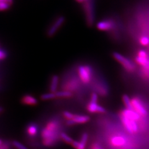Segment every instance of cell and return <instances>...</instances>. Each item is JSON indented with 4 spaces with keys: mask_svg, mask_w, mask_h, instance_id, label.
Segmentation results:
<instances>
[{
    "mask_svg": "<svg viewBox=\"0 0 149 149\" xmlns=\"http://www.w3.org/2000/svg\"><path fill=\"white\" fill-rule=\"evenodd\" d=\"M125 139L121 136H114L110 140V143L113 146L116 147H123L125 144Z\"/></svg>",
    "mask_w": 149,
    "mask_h": 149,
    "instance_id": "obj_13",
    "label": "cell"
},
{
    "mask_svg": "<svg viewBox=\"0 0 149 149\" xmlns=\"http://www.w3.org/2000/svg\"><path fill=\"white\" fill-rule=\"evenodd\" d=\"M72 146L75 149H86V146H84L80 141H74L72 143Z\"/></svg>",
    "mask_w": 149,
    "mask_h": 149,
    "instance_id": "obj_22",
    "label": "cell"
},
{
    "mask_svg": "<svg viewBox=\"0 0 149 149\" xmlns=\"http://www.w3.org/2000/svg\"><path fill=\"white\" fill-rule=\"evenodd\" d=\"M112 55H113V58L121 64L125 70L129 72H133L135 70L136 67L132 62L130 61L129 58L117 52H114Z\"/></svg>",
    "mask_w": 149,
    "mask_h": 149,
    "instance_id": "obj_5",
    "label": "cell"
},
{
    "mask_svg": "<svg viewBox=\"0 0 149 149\" xmlns=\"http://www.w3.org/2000/svg\"><path fill=\"white\" fill-rule=\"evenodd\" d=\"M10 146L8 143H3L2 145L0 146V149H9Z\"/></svg>",
    "mask_w": 149,
    "mask_h": 149,
    "instance_id": "obj_30",
    "label": "cell"
},
{
    "mask_svg": "<svg viewBox=\"0 0 149 149\" xmlns=\"http://www.w3.org/2000/svg\"><path fill=\"white\" fill-rule=\"evenodd\" d=\"M76 1H77L78 3H83L84 1H85V0H75Z\"/></svg>",
    "mask_w": 149,
    "mask_h": 149,
    "instance_id": "obj_33",
    "label": "cell"
},
{
    "mask_svg": "<svg viewBox=\"0 0 149 149\" xmlns=\"http://www.w3.org/2000/svg\"><path fill=\"white\" fill-rule=\"evenodd\" d=\"M80 79L76 77H72L68 78L63 84V89L65 91L72 92L77 90L80 85Z\"/></svg>",
    "mask_w": 149,
    "mask_h": 149,
    "instance_id": "obj_6",
    "label": "cell"
},
{
    "mask_svg": "<svg viewBox=\"0 0 149 149\" xmlns=\"http://www.w3.org/2000/svg\"><path fill=\"white\" fill-rule=\"evenodd\" d=\"M115 26L114 20L110 18L102 19L97 23V29L101 31H110L113 30Z\"/></svg>",
    "mask_w": 149,
    "mask_h": 149,
    "instance_id": "obj_9",
    "label": "cell"
},
{
    "mask_svg": "<svg viewBox=\"0 0 149 149\" xmlns=\"http://www.w3.org/2000/svg\"><path fill=\"white\" fill-rule=\"evenodd\" d=\"M97 95L96 94V93H93L91 95V100L90 101L91 102H97Z\"/></svg>",
    "mask_w": 149,
    "mask_h": 149,
    "instance_id": "obj_28",
    "label": "cell"
},
{
    "mask_svg": "<svg viewBox=\"0 0 149 149\" xmlns=\"http://www.w3.org/2000/svg\"><path fill=\"white\" fill-rule=\"evenodd\" d=\"M139 42L142 46H147L149 45V38L146 36H142L140 39Z\"/></svg>",
    "mask_w": 149,
    "mask_h": 149,
    "instance_id": "obj_25",
    "label": "cell"
},
{
    "mask_svg": "<svg viewBox=\"0 0 149 149\" xmlns=\"http://www.w3.org/2000/svg\"><path fill=\"white\" fill-rule=\"evenodd\" d=\"M123 101L125 108L128 109H133L132 105V100L127 95H124L123 96Z\"/></svg>",
    "mask_w": 149,
    "mask_h": 149,
    "instance_id": "obj_18",
    "label": "cell"
},
{
    "mask_svg": "<svg viewBox=\"0 0 149 149\" xmlns=\"http://www.w3.org/2000/svg\"><path fill=\"white\" fill-rule=\"evenodd\" d=\"M120 117L121 122H122L124 127L127 129L129 132L135 134L138 132L139 126L137 121L123 117V116H120Z\"/></svg>",
    "mask_w": 149,
    "mask_h": 149,
    "instance_id": "obj_7",
    "label": "cell"
},
{
    "mask_svg": "<svg viewBox=\"0 0 149 149\" xmlns=\"http://www.w3.org/2000/svg\"><path fill=\"white\" fill-rule=\"evenodd\" d=\"M60 123L56 120H51L46 124V126L41 132V137L42 138V143L45 147L54 146L57 141L60 134L58 130Z\"/></svg>",
    "mask_w": 149,
    "mask_h": 149,
    "instance_id": "obj_1",
    "label": "cell"
},
{
    "mask_svg": "<svg viewBox=\"0 0 149 149\" xmlns=\"http://www.w3.org/2000/svg\"><path fill=\"white\" fill-rule=\"evenodd\" d=\"M60 138L61 139V140H62L64 142H65L67 144H70V145H72V143L74 141L72 137H70L69 136H68L66 133H64V132L60 133Z\"/></svg>",
    "mask_w": 149,
    "mask_h": 149,
    "instance_id": "obj_19",
    "label": "cell"
},
{
    "mask_svg": "<svg viewBox=\"0 0 149 149\" xmlns=\"http://www.w3.org/2000/svg\"><path fill=\"white\" fill-rule=\"evenodd\" d=\"M6 1L11 4V5H12V4L14 3V0H6Z\"/></svg>",
    "mask_w": 149,
    "mask_h": 149,
    "instance_id": "obj_32",
    "label": "cell"
},
{
    "mask_svg": "<svg viewBox=\"0 0 149 149\" xmlns=\"http://www.w3.org/2000/svg\"><path fill=\"white\" fill-rule=\"evenodd\" d=\"M85 1H86V0H85Z\"/></svg>",
    "mask_w": 149,
    "mask_h": 149,
    "instance_id": "obj_37",
    "label": "cell"
},
{
    "mask_svg": "<svg viewBox=\"0 0 149 149\" xmlns=\"http://www.w3.org/2000/svg\"><path fill=\"white\" fill-rule=\"evenodd\" d=\"M65 22V17L63 15L56 16L53 21L50 23L46 31V36L49 38L54 37L62 27Z\"/></svg>",
    "mask_w": 149,
    "mask_h": 149,
    "instance_id": "obj_3",
    "label": "cell"
},
{
    "mask_svg": "<svg viewBox=\"0 0 149 149\" xmlns=\"http://www.w3.org/2000/svg\"><path fill=\"white\" fill-rule=\"evenodd\" d=\"M59 83V77L57 74H54V75L50 78V91L51 93L57 92V88L58 86Z\"/></svg>",
    "mask_w": 149,
    "mask_h": 149,
    "instance_id": "obj_14",
    "label": "cell"
},
{
    "mask_svg": "<svg viewBox=\"0 0 149 149\" xmlns=\"http://www.w3.org/2000/svg\"><path fill=\"white\" fill-rule=\"evenodd\" d=\"M40 98L43 101H47V100H54L55 98H57V97H56L55 93L50 92L48 93H45V94L42 95L40 96Z\"/></svg>",
    "mask_w": 149,
    "mask_h": 149,
    "instance_id": "obj_20",
    "label": "cell"
},
{
    "mask_svg": "<svg viewBox=\"0 0 149 149\" xmlns=\"http://www.w3.org/2000/svg\"><path fill=\"white\" fill-rule=\"evenodd\" d=\"M74 123L77 124H85L88 123L90 120V118L86 115H76L74 114L73 119H72Z\"/></svg>",
    "mask_w": 149,
    "mask_h": 149,
    "instance_id": "obj_15",
    "label": "cell"
},
{
    "mask_svg": "<svg viewBox=\"0 0 149 149\" xmlns=\"http://www.w3.org/2000/svg\"><path fill=\"white\" fill-rule=\"evenodd\" d=\"M37 132H38V128H37V125L35 124H29L26 129V132L27 135L32 137L36 136Z\"/></svg>",
    "mask_w": 149,
    "mask_h": 149,
    "instance_id": "obj_16",
    "label": "cell"
},
{
    "mask_svg": "<svg viewBox=\"0 0 149 149\" xmlns=\"http://www.w3.org/2000/svg\"><path fill=\"white\" fill-rule=\"evenodd\" d=\"M11 4L5 1H0V11L8 10L10 8Z\"/></svg>",
    "mask_w": 149,
    "mask_h": 149,
    "instance_id": "obj_21",
    "label": "cell"
},
{
    "mask_svg": "<svg viewBox=\"0 0 149 149\" xmlns=\"http://www.w3.org/2000/svg\"><path fill=\"white\" fill-rule=\"evenodd\" d=\"M21 102L26 105L36 106L38 104V101L34 96L29 95H26L23 96L21 98Z\"/></svg>",
    "mask_w": 149,
    "mask_h": 149,
    "instance_id": "obj_12",
    "label": "cell"
},
{
    "mask_svg": "<svg viewBox=\"0 0 149 149\" xmlns=\"http://www.w3.org/2000/svg\"><path fill=\"white\" fill-rule=\"evenodd\" d=\"M133 110L138 113L141 117H146L148 114V112L142 101L138 97H133L131 99Z\"/></svg>",
    "mask_w": 149,
    "mask_h": 149,
    "instance_id": "obj_8",
    "label": "cell"
},
{
    "mask_svg": "<svg viewBox=\"0 0 149 149\" xmlns=\"http://www.w3.org/2000/svg\"><path fill=\"white\" fill-rule=\"evenodd\" d=\"M87 111L90 113H105L106 109L103 107L97 104V102L90 101L86 106Z\"/></svg>",
    "mask_w": 149,
    "mask_h": 149,
    "instance_id": "obj_10",
    "label": "cell"
},
{
    "mask_svg": "<svg viewBox=\"0 0 149 149\" xmlns=\"http://www.w3.org/2000/svg\"><path fill=\"white\" fill-rule=\"evenodd\" d=\"M82 8L86 24L89 27H92L95 21L94 0H86L83 4Z\"/></svg>",
    "mask_w": 149,
    "mask_h": 149,
    "instance_id": "obj_2",
    "label": "cell"
},
{
    "mask_svg": "<svg viewBox=\"0 0 149 149\" xmlns=\"http://www.w3.org/2000/svg\"><path fill=\"white\" fill-rule=\"evenodd\" d=\"M0 1H6V0H0Z\"/></svg>",
    "mask_w": 149,
    "mask_h": 149,
    "instance_id": "obj_36",
    "label": "cell"
},
{
    "mask_svg": "<svg viewBox=\"0 0 149 149\" xmlns=\"http://www.w3.org/2000/svg\"><path fill=\"white\" fill-rule=\"evenodd\" d=\"M91 149H103L102 148L99 144H97L96 143H93V145L91 146Z\"/></svg>",
    "mask_w": 149,
    "mask_h": 149,
    "instance_id": "obj_29",
    "label": "cell"
},
{
    "mask_svg": "<svg viewBox=\"0 0 149 149\" xmlns=\"http://www.w3.org/2000/svg\"><path fill=\"white\" fill-rule=\"evenodd\" d=\"M63 116L67 120H72L73 119L74 114H73V113H70V112L69 111H63Z\"/></svg>",
    "mask_w": 149,
    "mask_h": 149,
    "instance_id": "obj_23",
    "label": "cell"
},
{
    "mask_svg": "<svg viewBox=\"0 0 149 149\" xmlns=\"http://www.w3.org/2000/svg\"><path fill=\"white\" fill-rule=\"evenodd\" d=\"M77 72L79 78L83 84H88L93 77V68L90 65L82 64L77 67Z\"/></svg>",
    "mask_w": 149,
    "mask_h": 149,
    "instance_id": "obj_4",
    "label": "cell"
},
{
    "mask_svg": "<svg viewBox=\"0 0 149 149\" xmlns=\"http://www.w3.org/2000/svg\"><path fill=\"white\" fill-rule=\"evenodd\" d=\"M8 52L5 50L0 49V60H2L8 57Z\"/></svg>",
    "mask_w": 149,
    "mask_h": 149,
    "instance_id": "obj_27",
    "label": "cell"
},
{
    "mask_svg": "<svg viewBox=\"0 0 149 149\" xmlns=\"http://www.w3.org/2000/svg\"><path fill=\"white\" fill-rule=\"evenodd\" d=\"M55 93L57 98V97H60V98H70V97H72L73 96L72 92L65 90L57 91Z\"/></svg>",
    "mask_w": 149,
    "mask_h": 149,
    "instance_id": "obj_17",
    "label": "cell"
},
{
    "mask_svg": "<svg viewBox=\"0 0 149 149\" xmlns=\"http://www.w3.org/2000/svg\"><path fill=\"white\" fill-rule=\"evenodd\" d=\"M3 111V108H1V107H0V113H1V112Z\"/></svg>",
    "mask_w": 149,
    "mask_h": 149,
    "instance_id": "obj_35",
    "label": "cell"
},
{
    "mask_svg": "<svg viewBox=\"0 0 149 149\" xmlns=\"http://www.w3.org/2000/svg\"><path fill=\"white\" fill-rule=\"evenodd\" d=\"M13 145L17 149H27V148L23 145L22 143H20L19 142H18L17 141H14L13 142Z\"/></svg>",
    "mask_w": 149,
    "mask_h": 149,
    "instance_id": "obj_26",
    "label": "cell"
},
{
    "mask_svg": "<svg viewBox=\"0 0 149 149\" xmlns=\"http://www.w3.org/2000/svg\"><path fill=\"white\" fill-rule=\"evenodd\" d=\"M120 116H123V117L127 118L128 119L134 120L137 122L141 118V116L137 113L136 111L133 109H128L126 108L121 111Z\"/></svg>",
    "mask_w": 149,
    "mask_h": 149,
    "instance_id": "obj_11",
    "label": "cell"
},
{
    "mask_svg": "<svg viewBox=\"0 0 149 149\" xmlns=\"http://www.w3.org/2000/svg\"><path fill=\"white\" fill-rule=\"evenodd\" d=\"M88 134L86 132H84L81 135V138H80V142L83 144L84 146H86V144L88 142Z\"/></svg>",
    "mask_w": 149,
    "mask_h": 149,
    "instance_id": "obj_24",
    "label": "cell"
},
{
    "mask_svg": "<svg viewBox=\"0 0 149 149\" xmlns=\"http://www.w3.org/2000/svg\"><path fill=\"white\" fill-rule=\"evenodd\" d=\"M67 125H75V124L74 123V122L73 121V120H67V123H66Z\"/></svg>",
    "mask_w": 149,
    "mask_h": 149,
    "instance_id": "obj_31",
    "label": "cell"
},
{
    "mask_svg": "<svg viewBox=\"0 0 149 149\" xmlns=\"http://www.w3.org/2000/svg\"><path fill=\"white\" fill-rule=\"evenodd\" d=\"M2 144H3V142H2V141H1V139H0V146H1V145H2Z\"/></svg>",
    "mask_w": 149,
    "mask_h": 149,
    "instance_id": "obj_34",
    "label": "cell"
}]
</instances>
